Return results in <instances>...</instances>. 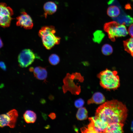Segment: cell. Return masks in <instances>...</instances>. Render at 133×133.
<instances>
[{
	"instance_id": "cell-1",
	"label": "cell",
	"mask_w": 133,
	"mask_h": 133,
	"mask_svg": "<svg viewBox=\"0 0 133 133\" xmlns=\"http://www.w3.org/2000/svg\"><path fill=\"white\" fill-rule=\"evenodd\" d=\"M127 115L126 106L121 102L114 100L106 102L99 107L95 116L108 126L114 123H123Z\"/></svg>"
},
{
	"instance_id": "cell-2",
	"label": "cell",
	"mask_w": 133,
	"mask_h": 133,
	"mask_svg": "<svg viewBox=\"0 0 133 133\" xmlns=\"http://www.w3.org/2000/svg\"><path fill=\"white\" fill-rule=\"evenodd\" d=\"M117 72L107 69L101 72L98 75L101 86L107 90L117 89L120 85Z\"/></svg>"
},
{
	"instance_id": "cell-3",
	"label": "cell",
	"mask_w": 133,
	"mask_h": 133,
	"mask_svg": "<svg viewBox=\"0 0 133 133\" xmlns=\"http://www.w3.org/2000/svg\"><path fill=\"white\" fill-rule=\"evenodd\" d=\"M56 30L52 26L42 27L39 30L38 35L41 38L44 46L47 49L50 50L55 45L59 44L60 38L55 34Z\"/></svg>"
},
{
	"instance_id": "cell-4",
	"label": "cell",
	"mask_w": 133,
	"mask_h": 133,
	"mask_svg": "<svg viewBox=\"0 0 133 133\" xmlns=\"http://www.w3.org/2000/svg\"><path fill=\"white\" fill-rule=\"evenodd\" d=\"M103 29L107 33L109 38L113 42L116 38L126 36L128 33L124 24H120L115 21L105 23Z\"/></svg>"
},
{
	"instance_id": "cell-5",
	"label": "cell",
	"mask_w": 133,
	"mask_h": 133,
	"mask_svg": "<svg viewBox=\"0 0 133 133\" xmlns=\"http://www.w3.org/2000/svg\"><path fill=\"white\" fill-rule=\"evenodd\" d=\"M90 123L86 127L81 129L82 132L86 133H105L108 126L106 124L103 122L95 117L89 118Z\"/></svg>"
},
{
	"instance_id": "cell-6",
	"label": "cell",
	"mask_w": 133,
	"mask_h": 133,
	"mask_svg": "<svg viewBox=\"0 0 133 133\" xmlns=\"http://www.w3.org/2000/svg\"><path fill=\"white\" fill-rule=\"evenodd\" d=\"M12 9L5 3H0V26L5 28L9 27L13 19Z\"/></svg>"
},
{
	"instance_id": "cell-7",
	"label": "cell",
	"mask_w": 133,
	"mask_h": 133,
	"mask_svg": "<svg viewBox=\"0 0 133 133\" xmlns=\"http://www.w3.org/2000/svg\"><path fill=\"white\" fill-rule=\"evenodd\" d=\"M18 116V112L15 109L10 110L6 114L0 115V128L8 126L14 128Z\"/></svg>"
},
{
	"instance_id": "cell-8",
	"label": "cell",
	"mask_w": 133,
	"mask_h": 133,
	"mask_svg": "<svg viewBox=\"0 0 133 133\" xmlns=\"http://www.w3.org/2000/svg\"><path fill=\"white\" fill-rule=\"evenodd\" d=\"M34 53L31 50L25 49L19 54L18 57L19 65L22 67H26L31 65L36 58Z\"/></svg>"
},
{
	"instance_id": "cell-9",
	"label": "cell",
	"mask_w": 133,
	"mask_h": 133,
	"mask_svg": "<svg viewBox=\"0 0 133 133\" xmlns=\"http://www.w3.org/2000/svg\"><path fill=\"white\" fill-rule=\"evenodd\" d=\"M16 25L22 27L26 29H32L33 24L31 17L25 12H21V14L16 18Z\"/></svg>"
},
{
	"instance_id": "cell-10",
	"label": "cell",
	"mask_w": 133,
	"mask_h": 133,
	"mask_svg": "<svg viewBox=\"0 0 133 133\" xmlns=\"http://www.w3.org/2000/svg\"><path fill=\"white\" fill-rule=\"evenodd\" d=\"M29 70L33 72L34 77L38 79L44 80L47 78V71L44 68L37 66L34 68H31Z\"/></svg>"
},
{
	"instance_id": "cell-11",
	"label": "cell",
	"mask_w": 133,
	"mask_h": 133,
	"mask_svg": "<svg viewBox=\"0 0 133 133\" xmlns=\"http://www.w3.org/2000/svg\"><path fill=\"white\" fill-rule=\"evenodd\" d=\"M45 17L47 15H51L55 13L57 9V6L54 2L49 1L45 3L43 6Z\"/></svg>"
},
{
	"instance_id": "cell-12",
	"label": "cell",
	"mask_w": 133,
	"mask_h": 133,
	"mask_svg": "<svg viewBox=\"0 0 133 133\" xmlns=\"http://www.w3.org/2000/svg\"><path fill=\"white\" fill-rule=\"evenodd\" d=\"M124 124L121 123H116L108 125L105 133H123Z\"/></svg>"
},
{
	"instance_id": "cell-13",
	"label": "cell",
	"mask_w": 133,
	"mask_h": 133,
	"mask_svg": "<svg viewBox=\"0 0 133 133\" xmlns=\"http://www.w3.org/2000/svg\"><path fill=\"white\" fill-rule=\"evenodd\" d=\"M105 101V98L103 94L100 92H97L95 93L92 98L88 100L87 103L100 104L104 103Z\"/></svg>"
},
{
	"instance_id": "cell-14",
	"label": "cell",
	"mask_w": 133,
	"mask_h": 133,
	"mask_svg": "<svg viewBox=\"0 0 133 133\" xmlns=\"http://www.w3.org/2000/svg\"><path fill=\"white\" fill-rule=\"evenodd\" d=\"M23 117L25 121L28 123H34L37 118L36 113L31 110L26 111L23 115Z\"/></svg>"
},
{
	"instance_id": "cell-15",
	"label": "cell",
	"mask_w": 133,
	"mask_h": 133,
	"mask_svg": "<svg viewBox=\"0 0 133 133\" xmlns=\"http://www.w3.org/2000/svg\"><path fill=\"white\" fill-rule=\"evenodd\" d=\"M123 45L125 50L133 57V37L123 41Z\"/></svg>"
},
{
	"instance_id": "cell-16",
	"label": "cell",
	"mask_w": 133,
	"mask_h": 133,
	"mask_svg": "<svg viewBox=\"0 0 133 133\" xmlns=\"http://www.w3.org/2000/svg\"><path fill=\"white\" fill-rule=\"evenodd\" d=\"M107 13L109 17H118L120 14L119 8L115 5H112L109 7L107 10Z\"/></svg>"
},
{
	"instance_id": "cell-17",
	"label": "cell",
	"mask_w": 133,
	"mask_h": 133,
	"mask_svg": "<svg viewBox=\"0 0 133 133\" xmlns=\"http://www.w3.org/2000/svg\"><path fill=\"white\" fill-rule=\"evenodd\" d=\"M88 112L84 107L79 108L76 114L77 118L79 120H82L86 119L88 117Z\"/></svg>"
},
{
	"instance_id": "cell-18",
	"label": "cell",
	"mask_w": 133,
	"mask_h": 133,
	"mask_svg": "<svg viewBox=\"0 0 133 133\" xmlns=\"http://www.w3.org/2000/svg\"><path fill=\"white\" fill-rule=\"evenodd\" d=\"M101 51L103 54L106 55H109L113 52V48L110 45L108 44H105L102 47Z\"/></svg>"
},
{
	"instance_id": "cell-19",
	"label": "cell",
	"mask_w": 133,
	"mask_h": 133,
	"mask_svg": "<svg viewBox=\"0 0 133 133\" xmlns=\"http://www.w3.org/2000/svg\"><path fill=\"white\" fill-rule=\"evenodd\" d=\"M49 61L50 64L53 65H55L59 63L60 59L58 55L54 54L51 55L49 56Z\"/></svg>"
},
{
	"instance_id": "cell-20",
	"label": "cell",
	"mask_w": 133,
	"mask_h": 133,
	"mask_svg": "<svg viewBox=\"0 0 133 133\" xmlns=\"http://www.w3.org/2000/svg\"><path fill=\"white\" fill-rule=\"evenodd\" d=\"M104 36V34L102 32H97L94 34L93 41L95 42L100 43L102 41Z\"/></svg>"
},
{
	"instance_id": "cell-21",
	"label": "cell",
	"mask_w": 133,
	"mask_h": 133,
	"mask_svg": "<svg viewBox=\"0 0 133 133\" xmlns=\"http://www.w3.org/2000/svg\"><path fill=\"white\" fill-rule=\"evenodd\" d=\"M84 100L82 99H80L75 101L74 104L76 107L79 108L82 107L84 105Z\"/></svg>"
},
{
	"instance_id": "cell-22",
	"label": "cell",
	"mask_w": 133,
	"mask_h": 133,
	"mask_svg": "<svg viewBox=\"0 0 133 133\" xmlns=\"http://www.w3.org/2000/svg\"><path fill=\"white\" fill-rule=\"evenodd\" d=\"M128 32L131 37H133V24L130 25Z\"/></svg>"
},
{
	"instance_id": "cell-23",
	"label": "cell",
	"mask_w": 133,
	"mask_h": 133,
	"mask_svg": "<svg viewBox=\"0 0 133 133\" xmlns=\"http://www.w3.org/2000/svg\"><path fill=\"white\" fill-rule=\"evenodd\" d=\"M48 116L52 119H54L56 117V114L53 113H50Z\"/></svg>"
},
{
	"instance_id": "cell-24",
	"label": "cell",
	"mask_w": 133,
	"mask_h": 133,
	"mask_svg": "<svg viewBox=\"0 0 133 133\" xmlns=\"http://www.w3.org/2000/svg\"><path fill=\"white\" fill-rule=\"evenodd\" d=\"M3 46V44L2 40L0 37V49Z\"/></svg>"
},
{
	"instance_id": "cell-25",
	"label": "cell",
	"mask_w": 133,
	"mask_h": 133,
	"mask_svg": "<svg viewBox=\"0 0 133 133\" xmlns=\"http://www.w3.org/2000/svg\"><path fill=\"white\" fill-rule=\"evenodd\" d=\"M131 129L133 131V121H132L131 125Z\"/></svg>"
},
{
	"instance_id": "cell-26",
	"label": "cell",
	"mask_w": 133,
	"mask_h": 133,
	"mask_svg": "<svg viewBox=\"0 0 133 133\" xmlns=\"http://www.w3.org/2000/svg\"><path fill=\"white\" fill-rule=\"evenodd\" d=\"M132 0V1L133 2V0Z\"/></svg>"
}]
</instances>
